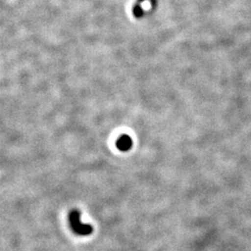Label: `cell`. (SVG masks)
Instances as JSON below:
<instances>
[{
    "mask_svg": "<svg viewBox=\"0 0 251 251\" xmlns=\"http://www.w3.org/2000/svg\"><path fill=\"white\" fill-rule=\"evenodd\" d=\"M69 224L73 232L81 236H88L93 233V227L90 225L82 224L80 221V212L77 209H74L69 213Z\"/></svg>",
    "mask_w": 251,
    "mask_h": 251,
    "instance_id": "1",
    "label": "cell"
},
{
    "mask_svg": "<svg viewBox=\"0 0 251 251\" xmlns=\"http://www.w3.org/2000/svg\"><path fill=\"white\" fill-rule=\"evenodd\" d=\"M117 147L118 150H120L122 152H126V151L130 150V148L132 147L131 138L127 135L121 136L117 141Z\"/></svg>",
    "mask_w": 251,
    "mask_h": 251,
    "instance_id": "2",
    "label": "cell"
},
{
    "mask_svg": "<svg viewBox=\"0 0 251 251\" xmlns=\"http://www.w3.org/2000/svg\"><path fill=\"white\" fill-rule=\"evenodd\" d=\"M134 15L137 18H140V17H142L144 15V10L141 8V6L139 4L135 6Z\"/></svg>",
    "mask_w": 251,
    "mask_h": 251,
    "instance_id": "3",
    "label": "cell"
}]
</instances>
